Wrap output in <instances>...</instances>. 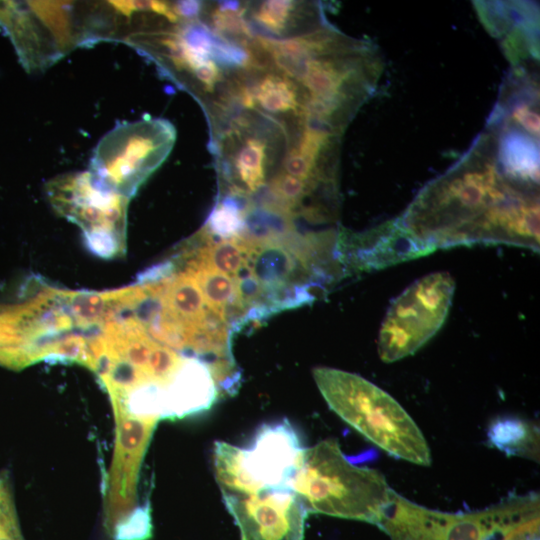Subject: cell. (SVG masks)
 I'll use <instances>...</instances> for the list:
<instances>
[{
  "instance_id": "1",
  "label": "cell",
  "mask_w": 540,
  "mask_h": 540,
  "mask_svg": "<svg viewBox=\"0 0 540 540\" xmlns=\"http://www.w3.org/2000/svg\"><path fill=\"white\" fill-rule=\"evenodd\" d=\"M398 221L431 252L473 244L538 250V186L504 174L496 133L489 131L454 167L427 184Z\"/></svg>"
},
{
  "instance_id": "2",
  "label": "cell",
  "mask_w": 540,
  "mask_h": 540,
  "mask_svg": "<svg viewBox=\"0 0 540 540\" xmlns=\"http://www.w3.org/2000/svg\"><path fill=\"white\" fill-rule=\"evenodd\" d=\"M291 490L308 513L378 525L393 489L378 470L353 464L336 439L304 448Z\"/></svg>"
},
{
  "instance_id": "3",
  "label": "cell",
  "mask_w": 540,
  "mask_h": 540,
  "mask_svg": "<svg viewBox=\"0 0 540 540\" xmlns=\"http://www.w3.org/2000/svg\"><path fill=\"white\" fill-rule=\"evenodd\" d=\"M312 373L330 409L366 439L390 456L431 465L430 448L422 431L386 391L339 369L317 367Z\"/></svg>"
},
{
  "instance_id": "4",
  "label": "cell",
  "mask_w": 540,
  "mask_h": 540,
  "mask_svg": "<svg viewBox=\"0 0 540 540\" xmlns=\"http://www.w3.org/2000/svg\"><path fill=\"white\" fill-rule=\"evenodd\" d=\"M175 136L173 125L165 119L118 124L96 145L89 171L102 187L130 200L165 160Z\"/></svg>"
},
{
  "instance_id": "5",
  "label": "cell",
  "mask_w": 540,
  "mask_h": 540,
  "mask_svg": "<svg viewBox=\"0 0 540 540\" xmlns=\"http://www.w3.org/2000/svg\"><path fill=\"white\" fill-rule=\"evenodd\" d=\"M46 194L56 212L82 229L92 253L108 259L125 253L128 198L102 187L90 171L53 178Z\"/></svg>"
},
{
  "instance_id": "6",
  "label": "cell",
  "mask_w": 540,
  "mask_h": 540,
  "mask_svg": "<svg viewBox=\"0 0 540 540\" xmlns=\"http://www.w3.org/2000/svg\"><path fill=\"white\" fill-rule=\"evenodd\" d=\"M455 282L448 272L421 277L389 306L378 337V354L385 363L414 354L442 327L449 313Z\"/></svg>"
},
{
  "instance_id": "7",
  "label": "cell",
  "mask_w": 540,
  "mask_h": 540,
  "mask_svg": "<svg viewBox=\"0 0 540 540\" xmlns=\"http://www.w3.org/2000/svg\"><path fill=\"white\" fill-rule=\"evenodd\" d=\"M377 526L390 540H499L492 507L447 513L413 503L394 490Z\"/></svg>"
},
{
  "instance_id": "8",
  "label": "cell",
  "mask_w": 540,
  "mask_h": 540,
  "mask_svg": "<svg viewBox=\"0 0 540 540\" xmlns=\"http://www.w3.org/2000/svg\"><path fill=\"white\" fill-rule=\"evenodd\" d=\"M242 540H303L308 515L290 489L222 495Z\"/></svg>"
},
{
  "instance_id": "9",
  "label": "cell",
  "mask_w": 540,
  "mask_h": 540,
  "mask_svg": "<svg viewBox=\"0 0 540 540\" xmlns=\"http://www.w3.org/2000/svg\"><path fill=\"white\" fill-rule=\"evenodd\" d=\"M304 448L287 419L261 425L248 449L242 448V465L255 492L291 490Z\"/></svg>"
},
{
  "instance_id": "10",
  "label": "cell",
  "mask_w": 540,
  "mask_h": 540,
  "mask_svg": "<svg viewBox=\"0 0 540 540\" xmlns=\"http://www.w3.org/2000/svg\"><path fill=\"white\" fill-rule=\"evenodd\" d=\"M336 252L338 261L359 270L381 269L431 253L398 220L362 234L343 232Z\"/></svg>"
},
{
  "instance_id": "11",
  "label": "cell",
  "mask_w": 540,
  "mask_h": 540,
  "mask_svg": "<svg viewBox=\"0 0 540 540\" xmlns=\"http://www.w3.org/2000/svg\"><path fill=\"white\" fill-rule=\"evenodd\" d=\"M0 28L9 36L27 71L46 68L59 59L27 1H0Z\"/></svg>"
},
{
  "instance_id": "12",
  "label": "cell",
  "mask_w": 540,
  "mask_h": 540,
  "mask_svg": "<svg viewBox=\"0 0 540 540\" xmlns=\"http://www.w3.org/2000/svg\"><path fill=\"white\" fill-rule=\"evenodd\" d=\"M247 248L246 270L249 275L258 283L271 299V308L276 311L279 308V293H284L287 304L286 293L294 290L288 289L291 278L294 275L298 264L306 265L294 250L277 240L255 241L245 237Z\"/></svg>"
},
{
  "instance_id": "13",
  "label": "cell",
  "mask_w": 540,
  "mask_h": 540,
  "mask_svg": "<svg viewBox=\"0 0 540 540\" xmlns=\"http://www.w3.org/2000/svg\"><path fill=\"white\" fill-rule=\"evenodd\" d=\"M218 388L207 363L189 355L166 391L165 418L176 419L212 407Z\"/></svg>"
},
{
  "instance_id": "14",
  "label": "cell",
  "mask_w": 540,
  "mask_h": 540,
  "mask_svg": "<svg viewBox=\"0 0 540 540\" xmlns=\"http://www.w3.org/2000/svg\"><path fill=\"white\" fill-rule=\"evenodd\" d=\"M354 41L331 27H320L286 39L257 37L261 49L270 55L277 68L289 78L301 62L341 50Z\"/></svg>"
},
{
  "instance_id": "15",
  "label": "cell",
  "mask_w": 540,
  "mask_h": 540,
  "mask_svg": "<svg viewBox=\"0 0 540 540\" xmlns=\"http://www.w3.org/2000/svg\"><path fill=\"white\" fill-rule=\"evenodd\" d=\"M116 448L110 478L122 483H135L142 458L157 421L115 411Z\"/></svg>"
},
{
  "instance_id": "16",
  "label": "cell",
  "mask_w": 540,
  "mask_h": 540,
  "mask_svg": "<svg viewBox=\"0 0 540 540\" xmlns=\"http://www.w3.org/2000/svg\"><path fill=\"white\" fill-rule=\"evenodd\" d=\"M500 540H539L540 496L510 495L493 505Z\"/></svg>"
},
{
  "instance_id": "17",
  "label": "cell",
  "mask_w": 540,
  "mask_h": 540,
  "mask_svg": "<svg viewBox=\"0 0 540 540\" xmlns=\"http://www.w3.org/2000/svg\"><path fill=\"white\" fill-rule=\"evenodd\" d=\"M175 262L183 264V269L193 274L210 311L226 321L228 308L238 309L237 287L233 277L202 265L183 252Z\"/></svg>"
},
{
  "instance_id": "18",
  "label": "cell",
  "mask_w": 540,
  "mask_h": 540,
  "mask_svg": "<svg viewBox=\"0 0 540 540\" xmlns=\"http://www.w3.org/2000/svg\"><path fill=\"white\" fill-rule=\"evenodd\" d=\"M489 442L509 456L539 461V429L517 417L496 418L488 427Z\"/></svg>"
},
{
  "instance_id": "19",
  "label": "cell",
  "mask_w": 540,
  "mask_h": 540,
  "mask_svg": "<svg viewBox=\"0 0 540 540\" xmlns=\"http://www.w3.org/2000/svg\"><path fill=\"white\" fill-rule=\"evenodd\" d=\"M184 253L196 262L218 272L236 277L247 263V248L239 236L206 243L197 253L185 250Z\"/></svg>"
},
{
  "instance_id": "20",
  "label": "cell",
  "mask_w": 540,
  "mask_h": 540,
  "mask_svg": "<svg viewBox=\"0 0 540 540\" xmlns=\"http://www.w3.org/2000/svg\"><path fill=\"white\" fill-rule=\"evenodd\" d=\"M255 101L267 112L285 113L295 111L300 114L304 98L294 81L281 74L265 75L253 89Z\"/></svg>"
},
{
  "instance_id": "21",
  "label": "cell",
  "mask_w": 540,
  "mask_h": 540,
  "mask_svg": "<svg viewBox=\"0 0 540 540\" xmlns=\"http://www.w3.org/2000/svg\"><path fill=\"white\" fill-rule=\"evenodd\" d=\"M267 144L256 137L247 138L234 157V169L244 194L257 191L265 180Z\"/></svg>"
},
{
  "instance_id": "22",
  "label": "cell",
  "mask_w": 540,
  "mask_h": 540,
  "mask_svg": "<svg viewBox=\"0 0 540 540\" xmlns=\"http://www.w3.org/2000/svg\"><path fill=\"white\" fill-rule=\"evenodd\" d=\"M236 198L234 193L233 196L222 199L210 214L203 231L222 240L239 237L245 229L248 208L241 206Z\"/></svg>"
},
{
  "instance_id": "23",
  "label": "cell",
  "mask_w": 540,
  "mask_h": 540,
  "mask_svg": "<svg viewBox=\"0 0 540 540\" xmlns=\"http://www.w3.org/2000/svg\"><path fill=\"white\" fill-rule=\"evenodd\" d=\"M298 6V2L289 0L263 1L253 12V17L271 33L282 35L292 23Z\"/></svg>"
},
{
  "instance_id": "24",
  "label": "cell",
  "mask_w": 540,
  "mask_h": 540,
  "mask_svg": "<svg viewBox=\"0 0 540 540\" xmlns=\"http://www.w3.org/2000/svg\"><path fill=\"white\" fill-rule=\"evenodd\" d=\"M150 504L138 506L118 521L111 534L114 540H149L152 536Z\"/></svg>"
},
{
  "instance_id": "25",
  "label": "cell",
  "mask_w": 540,
  "mask_h": 540,
  "mask_svg": "<svg viewBox=\"0 0 540 540\" xmlns=\"http://www.w3.org/2000/svg\"><path fill=\"white\" fill-rule=\"evenodd\" d=\"M313 188L314 185L285 172L276 175L270 183V190L278 202V209L287 214Z\"/></svg>"
},
{
  "instance_id": "26",
  "label": "cell",
  "mask_w": 540,
  "mask_h": 540,
  "mask_svg": "<svg viewBox=\"0 0 540 540\" xmlns=\"http://www.w3.org/2000/svg\"><path fill=\"white\" fill-rule=\"evenodd\" d=\"M244 10L239 2L223 1L211 14V23L216 31L238 37H251L250 29L243 17Z\"/></svg>"
},
{
  "instance_id": "27",
  "label": "cell",
  "mask_w": 540,
  "mask_h": 540,
  "mask_svg": "<svg viewBox=\"0 0 540 540\" xmlns=\"http://www.w3.org/2000/svg\"><path fill=\"white\" fill-rule=\"evenodd\" d=\"M202 4L198 1H180L173 4L175 14L179 17L193 19L201 11Z\"/></svg>"
}]
</instances>
